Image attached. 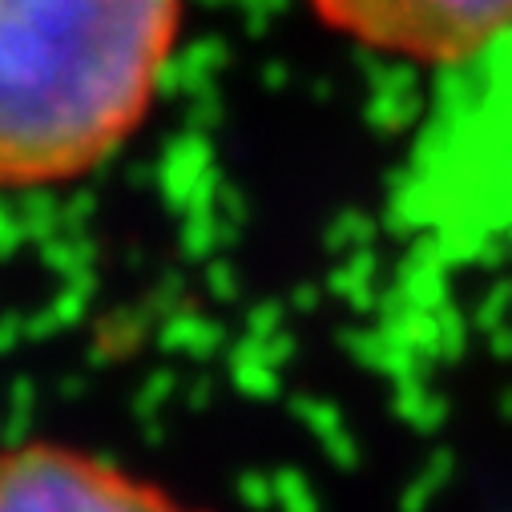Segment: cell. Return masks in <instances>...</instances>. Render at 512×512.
<instances>
[{"label": "cell", "instance_id": "obj_1", "mask_svg": "<svg viewBox=\"0 0 512 512\" xmlns=\"http://www.w3.org/2000/svg\"><path fill=\"white\" fill-rule=\"evenodd\" d=\"M186 0H0V190L97 174L154 113Z\"/></svg>", "mask_w": 512, "mask_h": 512}, {"label": "cell", "instance_id": "obj_2", "mask_svg": "<svg viewBox=\"0 0 512 512\" xmlns=\"http://www.w3.org/2000/svg\"><path fill=\"white\" fill-rule=\"evenodd\" d=\"M0 512H214L170 484L65 440L0 448Z\"/></svg>", "mask_w": 512, "mask_h": 512}, {"label": "cell", "instance_id": "obj_3", "mask_svg": "<svg viewBox=\"0 0 512 512\" xmlns=\"http://www.w3.org/2000/svg\"><path fill=\"white\" fill-rule=\"evenodd\" d=\"M319 25L351 45L412 61L464 65L512 33V0H307Z\"/></svg>", "mask_w": 512, "mask_h": 512}]
</instances>
